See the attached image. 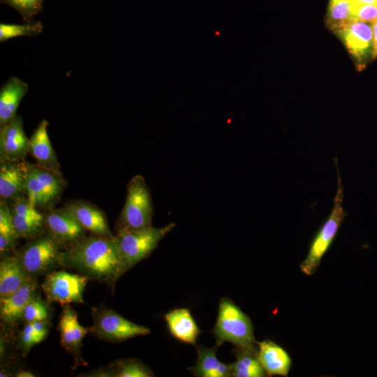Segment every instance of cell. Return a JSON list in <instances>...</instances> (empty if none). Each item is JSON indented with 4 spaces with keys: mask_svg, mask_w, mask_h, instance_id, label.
I'll return each mask as SVG.
<instances>
[{
    "mask_svg": "<svg viewBox=\"0 0 377 377\" xmlns=\"http://www.w3.org/2000/svg\"><path fill=\"white\" fill-rule=\"evenodd\" d=\"M19 238L12 219L9 204L0 200V253L4 255L12 251Z\"/></svg>",
    "mask_w": 377,
    "mask_h": 377,
    "instance_id": "25",
    "label": "cell"
},
{
    "mask_svg": "<svg viewBox=\"0 0 377 377\" xmlns=\"http://www.w3.org/2000/svg\"><path fill=\"white\" fill-rule=\"evenodd\" d=\"M360 63L372 58L373 34L370 23L352 20L332 29Z\"/></svg>",
    "mask_w": 377,
    "mask_h": 377,
    "instance_id": "10",
    "label": "cell"
},
{
    "mask_svg": "<svg viewBox=\"0 0 377 377\" xmlns=\"http://www.w3.org/2000/svg\"><path fill=\"white\" fill-rule=\"evenodd\" d=\"M34 279H30L15 292L0 299V316L6 324L13 325L21 319L25 306L35 296L37 283Z\"/></svg>",
    "mask_w": 377,
    "mask_h": 377,
    "instance_id": "17",
    "label": "cell"
},
{
    "mask_svg": "<svg viewBox=\"0 0 377 377\" xmlns=\"http://www.w3.org/2000/svg\"><path fill=\"white\" fill-rule=\"evenodd\" d=\"M357 2L377 7V0H355Z\"/></svg>",
    "mask_w": 377,
    "mask_h": 377,
    "instance_id": "36",
    "label": "cell"
},
{
    "mask_svg": "<svg viewBox=\"0 0 377 377\" xmlns=\"http://www.w3.org/2000/svg\"><path fill=\"white\" fill-rule=\"evenodd\" d=\"M47 232L62 245H71L83 238L85 230L64 207L50 208L44 214Z\"/></svg>",
    "mask_w": 377,
    "mask_h": 377,
    "instance_id": "12",
    "label": "cell"
},
{
    "mask_svg": "<svg viewBox=\"0 0 377 377\" xmlns=\"http://www.w3.org/2000/svg\"><path fill=\"white\" fill-rule=\"evenodd\" d=\"M49 317L47 304L36 295L25 306L21 319L26 323L46 320Z\"/></svg>",
    "mask_w": 377,
    "mask_h": 377,
    "instance_id": "29",
    "label": "cell"
},
{
    "mask_svg": "<svg viewBox=\"0 0 377 377\" xmlns=\"http://www.w3.org/2000/svg\"><path fill=\"white\" fill-rule=\"evenodd\" d=\"M29 139L24 128L22 118L17 115L0 131L1 161H20L29 153Z\"/></svg>",
    "mask_w": 377,
    "mask_h": 377,
    "instance_id": "13",
    "label": "cell"
},
{
    "mask_svg": "<svg viewBox=\"0 0 377 377\" xmlns=\"http://www.w3.org/2000/svg\"><path fill=\"white\" fill-rule=\"evenodd\" d=\"M43 29V24L39 21L26 22L23 24H0V41L18 36L36 37Z\"/></svg>",
    "mask_w": 377,
    "mask_h": 377,
    "instance_id": "27",
    "label": "cell"
},
{
    "mask_svg": "<svg viewBox=\"0 0 377 377\" xmlns=\"http://www.w3.org/2000/svg\"><path fill=\"white\" fill-rule=\"evenodd\" d=\"M164 318L172 337L181 342L195 346L200 330L188 309H173Z\"/></svg>",
    "mask_w": 377,
    "mask_h": 377,
    "instance_id": "19",
    "label": "cell"
},
{
    "mask_svg": "<svg viewBox=\"0 0 377 377\" xmlns=\"http://www.w3.org/2000/svg\"><path fill=\"white\" fill-rule=\"evenodd\" d=\"M61 246L62 244L47 232L36 236L15 256L26 272L35 278L59 266Z\"/></svg>",
    "mask_w": 377,
    "mask_h": 377,
    "instance_id": "6",
    "label": "cell"
},
{
    "mask_svg": "<svg viewBox=\"0 0 377 377\" xmlns=\"http://www.w3.org/2000/svg\"><path fill=\"white\" fill-rule=\"evenodd\" d=\"M216 347L202 346L198 348L196 364L188 369L194 376L199 377L232 376L231 364H226L219 360L216 357Z\"/></svg>",
    "mask_w": 377,
    "mask_h": 377,
    "instance_id": "23",
    "label": "cell"
},
{
    "mask_svg": "<svg viewBox=\"0 0 377 377\" xmlns=\"http://www.w3.org/2000/svg\"><path fill=\"white\" fill-rule=\"evenodd\" d=\"M85 376H103V377H107V376L112 377V376H113L112 373L110 369L109 368V367H108V368H105V369H96V370H95L94 371L86 374Z\"/></svg>",
    "mask_w": 377,
    "mask_h": 377,
    "instance_id": "34",
    "label": "cell"
},
{
    "mask_svg": "<svg viewBox=\"0 0 377 377\" xmlns=\"http://www.w3.org/2000/svg\"><path fill=\"white\" fill-rule=\"evenodd\" d=\"M213 333L216 346L230 342L238 348H256L253 327L249 317L229 299L220 301Z\"/></svg>",
    "mask_w": 377,
    "mask_h": 377,
    "instance_id": "3",
    "label": "cell"
},
{
    "mask_svg": "<svg viewBox=\"0 0 377 377\" xmlns=\"http://www.w3.org/2000/svg\"><path fill=\"white\" fill-rule=\"evenodd\" d=\"M59 266L73 269L89 279L105 283L112 288L128 270L115 236L95 235L84 236L62 251Z\"/></svg>",
    "mask_w": 377,
    "mask_h": 377,
    "instance_id": "1",
    "label": "cell"
},
{
    "mask_svg": "<svg viewBox=\"0 0 377 377\" xmlns=\"http://www.w3.org/2000/svg\"><path fill=\"white\" fill-rule=\"evenodd\" d=\"M58 330L61 346L73 356L76 365L84 364L81 356L82 342L89 332V328H86L79 323L76 311L68 304L64 306Z\"/></svg>",
    "mask_w": 377,
    "mask_h": 377,
    "instance_id": "11",
    "label": "cell"
},
{
    "mask_svg": "<svg viewBox=\"0 0 377 377\" xmlns=\"http://www.w3.org/2000/svg\"><path fill=\"white\" fill-rule=\"evenodd\" d=\"M377 20V7L357 2L354 0L353 20L372 23Z\"/></svg>",
    "mask_w": 377,
    "mask_h": 377,
    "instance_id": "31",
    "label": "cell"
},
{
    "mask_svg": "<svg viewBox=\"0 0 377 377\" xmlns=\"http://www.w3.org/2000/svg\"><path fill=\"white\" fill-rule=\"evenodd\" d=\"M15 376H17V377H34L35 376L33 375L29 371L20 370L19 372L17 373Z\"/></svg>",
    "mask_w": 377,
    "mask_h": 377,
    "instance_id": "35",
    "label": "cell"
},
{
    "mask_svg": "<svg viewBox=\"0 0 377 377\" xmlns=\"http://www.w3.org/2000/svg\"><path fill=\"white\" fill-rule=\"evenodd\" d=\"M354 0H330L328 21L332 29L353 20Z\"/></svg>",
    "mask_w": 377,
    "mask_h": 377,
    "instance_id": "28",
    "label": "cell"
},
{
    "mask_svg": "<svg viewBox=\"0 0 377 377\" xmlns=\"http://www.w3.org/2000/svg\"><path fill=\"white\" fill-rule=\"evenodd\" d=\"M15 8L26 22L32 20L34 15L43 9V0H1Z\"/></svg>",
    "mask_w": 377,
    "mask_h": 377,
    "instance_id": "30",
    "label": "cell"
},
{
    "mask_svg": "<svg viewBox=\"0 0 377 377\" xmlns=\"http://www.w3.org/2000/svg\"><path fill=\"white\" fill-rule=\"evenodd\" d=\"M35 344H36V341L32 323H26V325L20 332L19 339V346L23 356H25Z\"/></svg>",
    "mask_w": 377,
    "mask_h": 377,
    "instance_id": "32",
    "label": "cell"
},
{
    "mask_svg": "<svg viewBox=\"0 0 377 377\" xmlns=\"http://www.w3.org/2000/svg\"><path fill=\"white\" fill-rule=\"evenodd\" d=\"M13 222L19 237H34L45 226V216L37 210L27 195L9 205Z\"/></svg>",
    "mask_w": 377,
    "mask_h": 377,
    "instance_id": "14",
    "label": "cell"
},
{
    "mask_svg": "<svg viewBox=\"0 0 377 377\" xmlns=\"http://www.w3.org/2000/svg\"><path fill=\"white\" fill-rule=\"evenodd\" d=\"M31 278L16 256L3 257L0 263V299L13 293Z\"/></svg>",
    "mask_w": 377,
    "mask_h": 377,
    "instance_id": "22",
    "label": "cell"
},
{
    "mask_svg": "<svg viewBox=\"0 0 377 377\" xmlns=\"http://www.w3.org/2000/svg\"><path fill=\"white\" fill-rule=\"evenodd\" d=\"M91 310L93 325L89 332L103 340L121 342L150 333L149 328L129 321L105 306L93 307Z\"/></svg>",
    "mask_w": 377,
    "mask_h": 377,
    "instance_id": "8",
    "label": "cell"
},
{
    "mask_svg": "<svg viewBox=\"0 0 377 377\" xmlns=\"http://www.w3.org/2000/svg\"><path fill=\"white\" fill-rule=\"evenodd\" d=\"M373 34L372 59L377 57V20L371 23Z\"/></svg>",
    "mask_w": 377,
    "mask_h": 377,
    "instance_id": "33",
    "label": "cell"
},
{
    "mask_svg": "<svg viewBox=\"0 0 377 377\" xmlns=\"http://www.w3.org/2000/svg\"><path fill=\"white\" fill-rule=\"evenodd\" d=\"M235 361L231 364L232 376L263 377L265 371L259 360L256 348H238L233 350Z\"/></svg>",
    "mask_w": 377,
    "mask_h": 377,
    "instance_id": "24",
    "label": "cell"
},
{
    "mask_svg": "<svg viewBox=\"0 0 377 377\" xmlns=\"http://www.w3.org/2000/svg\"><path fill=\"white\" fill-rule=\"evenodd\" d=\"M47 126V120L40 122L29 139V153L36 160L38 165L59 171V163L48 136Z\"/></svg>",
    "mask_w": 377,
    "mask_h": 377,
    "instance_id": "20",
    "label": "cell"
},
{
    "mask_svg": "<svg viewBox=\"0 0 377 377\" xmlns=\"http://www.w3.org/2000/svg\"><path fill=\"white\" fill-rule=\"evenodd\" d=\"M30 163L24 161H1L0 196L9 205L25 194V182Z\"/></svg>",
    "mask_w": 377,
    "mask_h": 377,
    "instance_id": "16",
    "label": "cell"
},
{
    "mask_svg": "<svg viewBox=\"0 0 377 377\" xmlns=\"http://www.w3.org/2000/svg\"><path fill=\"white\" fill-rule=\"evenodd\" d=\"M259 360L269 376H286L291 366V360L287 352L280 346L269 340L258 343Z\"/></svg>",
    "mask_w": 377,
    "mask_h": 377,
    "instance_id": "21",
    "label": "cell"
},
{
    "mask_svg": "<svg viewBox=\"0 0 377 377\" xmlns=\"http://www.w3.org/2000/svg\"><path fill=\"white\" fill-rule=\"evenodd\" d=\"M126 198L118 222V230L138 231L151 227L154 206L145 178L133 177L127 184Z\"/></svg>",
    "mask_w": 377,
    "mask_h": 377,
    "instance_id": "4",
    "label": "cell"
},
{
    "mask_svg": "<svg viewBox=\"0 0 377 377\" xmlns=\"http://www.w3.org/2000/svg\"><path fill=\"white\" fill-rule=\"evenodd\" d=\"M175 226V223H170L161 228L151 226L138 231L118 230L115 237L127 269L147 258Z\"/></svg>",
    "mask_w": 377,
    "mask_h": 377,
    "instance_id": "5",
    "label": "cell"
},
{
    "mask_svg": "<svg viewBox=\"0 0 377 377\" xmlns=\"http://www.w3.org/2000/svg\"><path fill=\"white\" fill-rule=\"evenodd\" d=\"M114 377H151V370L137 359H120L109 366Z\"/></svg>",
    "mask_w": 377,
    "mask_h": 377,
    "instance_id": "26",
    "label": "cell"
},
{
    "mask_svg": "<svg viewBox=\"0 0 377 377\" xmlns=\"http://www.w3.org/2000/svg\"><path fill=\"white\" fill-rule=\"evenodd\" d=\"M29 91V84L16 77H10L0 89V127L13 119L18 106Z\"/></svg>",
    "mask_w": 377,
    "mask_h": 377,
    "instance_id": "18",
    "label": "cell"
},
{
    "mask_svg": "<svg viewBox=\"0 0 377 377\" xmlns=\"http://www.w3.org/2000/svg\"><path fill=\"white\" fill-rule=\"evenodd\" d=\"M66 182L59 171L29 164L25 182V195L36 207L46 209L60 198Z\"/></svg>",
    "mask_w": 377,
    "mask_h": 377,
    "instance_id": "7",
    "label": "cell"
},
{
    "mask_svg": "<svg viewBox=\"0 0 377 377\" xmlns=\"http://www.w3.org/2000/svg\"><path fill=\"white\" fill-rule=\"evenodd\" d=\"M89 279L64 270L47 273L42 283V288L48 303L58 302L62 305L82 303L83 293Z\"/></svg>",
    "mask_w": 377,
    "mask_h": 377,
    "instance_id": "9",
    "label": "cell"
},
{
    "mask_svg": "<svg viewBox=\"0 0 377 377\" xmlns=\"http://www.w3.org/2000/svg\"><path fill=\"white\" fill-rule=\"evenodd\" d=\"M64 208L79 224L92 235L114 237L105 213L95 205L84 200H75L66 204Z\"/></svg>",
    "mask_w": 377,
    "mask_h": 377,
    "instance_id": "15",
    "label": "cell"
},
{
    "mask_svg": "<svg viewBox=\"0 0 377 377\" xmlns=\"http://www.w3.org/2000/svg\"><path fill=\"white\" fill-rule=\"evenodd\" d=\"M334 163L337 175V188L332 209L313 239L306 258L300 265L301 271L308 276L313 274L317 269L322 258L330 247L341 224L347 215L343 207V186L337 158H335Z\"/></svg>",
    "mask_w": 377,
    "mask_h": 377,
    "instance_id": "2",
    "label": "cell"
}]
</instances>
